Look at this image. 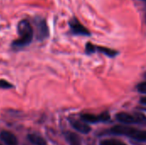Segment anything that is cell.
<instances>
[{
  "label": "cell",
  "instance_id": "obj_1",
  "mask_svg": "<svg viewBox=\"0 0 146 145\" xmlns=\"http://www.w3.org/2000/svg\"><path fill=\"white\" fill-rule=\"evenodd\" d=\"M17 32L20 37L18 39L13 41V47L21 48L31 44L33 38V28L28 20L23 19L19 21L17 25Z\"/></svg>",
  "mask_w": 146,
  "mask_h": 145
},
{
  "label": "cell",
  "instance_id": "obj_2",
  "mask_svg": "<svg viewBox=\"0 0 146 145\" xmlns=\"http://www.w3.org/2000/svg\"><path fill=\"white\" fill-rule=\"evenodd\" d=\"M36 27V38L38 41H43L49 37V27L45 19L36 16L33 20Z\"/></svg>",
  "mask_w": 146,
  "mask_h": 145
},
{
  "label": "cell",
  "instance_id": "obj_3",
  "mask_svg": "<svg viewBox=\"0 0 146 145\" xmlns=\"http://www.w3.org/2000/svg\"><path fill=\"white\" fill-rule=\"evenodd\" d=\"M116 120L123 124L145 123L146 117L143 115H130L127 113H119L116 115Z\"/></svg>",
  "mask_w": 146,
  "mask_h": 145
},
{
  "label": "cell",
  "instance_id": "obj_4",
  "mask_svg": "<svg viewBox=\"0 0 146 145\" xmlns=\"http://www.w3.org/2000/svg\"><path fill=\"white\" fill-rule=\"evenodd\" d=\"M139 130L127 126H115L111 128V132L115 135H125L135 139Z\"/></svg>",
  "mask_w": 146,
  "mask_h": 145
},
{
  "label": "cell",
  "instance_id": "obj_5",
  "mask_svg": "<svg viewBox=\"0 0 146 145\" xmlns=\"http://www.w3.org/2000/svg\"><path fill=\"white\" fill-rule=\"evenodd\" d=\"M69 27L71 29V32L75 35H84V36H89L90 32L75 18H72L69 22Z\"/></svg>",
  "mask_w": 146,
  "mask_h": 145
},
{
  "label": "cell",
  "instance_id": "obj_6",
  "mask_svg": "<svg viewBox=\"0 0 146 145\" xmlns=\"http://www.w3.org/2000/svg\"><path fill=\"white\" fill-rule=\"evenodd\" d=\"M110 119V115L105 112L101 115H91V114H84L81 115V120L86 123H97V122H104Z\"/></svg>",
  "mask_w": 146,
  "mask_h": 145
},
{
  "label": "cell",
  "instance_id": "obj_7",
  "mask_svg": "<svg viewBox=\"0 0 146 145\" xmlns=\"http://www.w3.org/2000/svg\"><path fill=\"white\" fill-rule=\"evenodd\" d=\"M0 138L1 140L6 145H17L18 144V140L16 137L8 132V131H3L0 132Z\"/></svg>",
  "mask_w": 146,
  "mask_h": 145
},
{
  "label": "cell",
  "instance_id": "obj_8",
  "mask_svg": "<svg viewBox=\"0 0 146 145\" xmlns=\"http://www.w3.org/2000/svg\"><path fill=\"white\" fill-rule=\"evenodd\" d=\"M72 126L76 131L84 134H87L91 132V127L84 121L82 122V121H73Z\"/></svg>",
  "mask_w": 146,
  "mask_h": 145
},
{
  "label": "cell",
  "instance_id": "obj_9",
  "mask_svg": "<svg viewBox=\"0 0 146 145\" xmlns=\"http://www.w3.org/2000/svg\"><path fill=\"white\" fill-rule=\"evenodd\" d=\"M27 138L30 141V143H32L33 145H47L44 138H43L41 136L38 134H35V133L29 134L27 136Z\"/></svg>",
  "mask_w": 146,
  "mask_h": 145
},
{
  "label": "cell",
  "instance_id": "obj_10",
  "mask_svg": "<svg viewBox=\"0 0 146 145\" xmlns=\"http://www.w3.org/2000/svg\"><path fill=\"white\" fill-rule=\"evenodd\" d=\"M67 141L68 142L69 145H81L80 138L73 132H68L66 135Z\"/></svg>",
  "mask_w": 146,
  "mask_h": 145
},
{
  "label": "cell",
  "instance_id": "obj_11",
  "mask_svg": "<svg viewBox=\"0 0 146 145\" xmlns=\"http://www.w3.org/2000/svg\"><path fill=\"white\" fill-rule=\"evenodd\" d=\"M100 145H127L125 143L117 139H106L100 143Z\"/></svg>",
  "mask_w": 146,
  "mask_h": 145
},
{
  "label": "cell",
  "instance_id": "obj_12",
  "mask_svg": "<svg viewBox=\"0 0 146 145\" xmlns=\"http://www.w3.org/2000/svg\"><path fill=\"white\" fill-rule=\"evenodd\" d=\"M97 49H98L100 52H102V53H104V54H105V55H107V56H115L117 54V52H116L115 50H113L109 49V48H105V47H98Z\"/></svg>",
  "mask_w": 146,
  "mask_h": 145
},
{
  "label": "cell",
  "instance_id": "obj_13",
  "mask_svg": "<svg viewBox=\"0 0 146 145\" xmlns=\"http://www.w3.org/2000/svg\"><path fill=\"white\" fill-rule=\"evenodd\" d=\"M136 140H137V141H140V142L146 141V131H144V130H139L138 136L136 137Z\"/></svg>",
  "mask_w": 146,
  "mask_h": 145
},
{
  "label": "cell",
  "instance_id": "obj_14",
  "mask_svg": "<svg viewBox=\"0 0 146 145\" xmlns=\"http://www.w3.org/2000/svg\"><path fill=\"white\" fill-rule=\"evenodd\" d=\"M12 87H13V85L9 82H8L6 80H3V79H0V88H2V89H9V88H12Z\"/></svg>",
  "mask_w": 146,
  "mask_h": 145
},
{
  "label": "cell",
  "instance_id": "obj_15",
  "mask_svg": "<svg viewBox=\"0 0 146 145\" xmlns=\"http://www.w3.org/2000/svg\"><path fill=\"white\" fill-rule=\"evenodd\" d=\"M137 89H138L139 92H140L142 94H146V81L140 83L137 86Z\"/></svg>",
  "mask_w": 146,
  "mask_h": 145
},
{
  "label": "cell",
  "instance_id": "obj_16",
  "mask_svg": "<svg viewBox=\"0 0 146 145\" xmlns=\"http://www.w3.org/2000/svg\"><path fill=\"white\" fill-rule=\"evenodd\" d=\"M96 49H97V48H95V46H94L93 44H90V43L86 44V50L87 53H93V52L95 51Z\"/></svg>",
  "mask_w": 146,
  "mask_h": 145
},
{
  "label": "cell",
  "instance_id": "obj_17",
  "mask_svg": "<svg viewBox=\"0 0 146 145\" xmlns=\"http://www.w3.org/2000/svg\"><path fill=\"white\" fill-rule=\"evenodd\" d=\"M140 103H141L142 104H144V105H146V97H143V98H141V100H140Z\"/></svg>",
  "mask_w": 146,
  "mask_h": 145
},
{
  "label": "cell",
  "instance_id": "obj_18",
  "mask_svg": "<svg viewBox=\"0 0 146 145\" xmlns=\"http://www.w3.org/2000/svg\"><path fill=\"white\" fill-rule=\"evenodd\" d=\"M143 1H145V2H146V0H143Z\"/></svg>",
  "mask_w": 146,
  "mask_h": 145
},
{
  "label": "cell",
  "instance_id": "obj_19",
  "mask_svg": "<svg viewBox=\"0 0 146 145\" xmlns=\"http://www.w3.org/2000/svg\"><path fill=\"white\" fill-rule=\"evenodd\" d=\"M0 145H2V144H0Z\"/></svg>",
  "mask_w": 146,
  "mask_h": 145
},
{
  "label": "cell",
  "instance_id": "obj_20",
  "mask_svg": "<svg viewBox=\"0 0 146 145\" xmlns=\"http://www.w3.org/2000/svg\"><path fill=\"white\" fill-rule=\"evenodd\" d=\"M145 110H146V109H145Z\"/></svg>",
  "mask_w": 146,
  "mask_h": 145
},
{
  "label": "cell",
  "instance_id": "obj_21",
  "mask_svg": "<svg viewBox=\"0 0 146 145\" xmlns=\"http://www.w3.org/2000/svg\"><path fill=\"white\" fill-rule=\"evenodd\" d=\"M145 17H146V16H145Z\"/></svg>",
  "mask_w": 146,
  "mask_h": 145
}]
</instances>
